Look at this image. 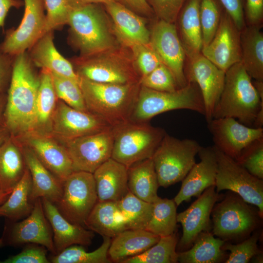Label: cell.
<instances>
[{"mask_svg": "<svg viewBox=\"0 0 263 263\" xmlns=\"http://www.w3.org/2000/svg\"><path fill=\"white\" fill-rule=\"evenodd\" d=\"M187 109L205 115L203 99L197 85L191 82L173 92L153 90L140 85L130 121L148 122L156 115L169 111Z\"/></svg>", "mask_w": 263, "mask_h": 263, "instance_id": "8992f818", "label": "cell"}, {"mask_svg": "<svg viewBox=\"0 0 263 263\" xmlns=\"http://www.w3.org/2000/svg\"><path fill=\"white\" fill-rule=\"evenodd\" d=\"M24 12L17 28L6 31L0 44L5 53L15 56L30 49L45 33V14L43 0H23Z\"/></svg>", "mask_w": 263, "mask_h": 263, "instance_id": "4fadbf2b", "label": "cell"}, {"mask_svg": "<svg viewBox=\"0 0 263 263\" xmlns=\"http://www.w3.org/2000/svg\"><path fill=\"white\" fill-rule=\"evenodd\" d=\"M176 205L174 200L160 197L153 203V210L146 230L160 237L175 233L177 225Z\"/></svg>", "mask_w": 263, "mask_h": 263, "instance_id": "8d00e7d4", "label": "cell"}, {"mask_svg": "<svg viewBox=\"0 0 263 263\" xmlns=\"http://www.w3.org/2000/svg\"><path fill=\"white\" fill-rule=\"evenodd\" d=\"M215 188L213 186L205 189L188 208L177 214V221L183 229L179 243L180 247H190L200 233L209 231L210 216L218 199Z\"/></svg>", "mask_w": 263, "mask_h": 263, "instance_id": "7402d4cb", "label": "cell"}, {"mask_svg": "<svg viewBox=\"0 0 263 263\" xmlns=\"http://www.w3.org/2000/svg\"><path fill=\"white\" fill-rule=\"evenodd\" d=\"M4 244V239H3V237L2 236L0 238V247L2 246V245H3ZM0 263H1V262H0Z\"/></svg>", "mask_w": 263, "mask_h": 263, "instance_id": "94428289", "label": "cell"}, {"mask_svg": "<svg viewBox=\"0 0 263 263\" xmlns=\"http://www.w3.org/2000/svg\"><path fill=\"white\" fill-rule=\"evenodd\" d=\"M5 226L4 242L12 245L32 243L44 246L56 254L51 225L44 213L41 198L34 202L31 213L22 221Z\"/></svg>", "mask_w": 263, "mask_h": 263, "instance_id": "e0dca14e", "label": "cell"}, {"mask_svg": "<svg viewBox=\"0 0 263 263\" xmlns=\"http://www.w3.org/2000/svg\"><path fill=\"white\" fill-rule=\"evenodd\" d=\"M120 2L143 17H150L154 14L147 0H120Z\"/></svg>", "mask_w": 263, "mask_h": 263, "instance_id": "db71d44e", "label": "cell"}, {"mask_svg": "<svg viewBox=\"0 0 263 263\" xmlns=\"http://www.w3.org/2000/svg\"><path fill=\"white\" fill-rule=\"evenodd\" d=\"M52 75L58 99L76 110L88 112L79 81L53 73Z\"/></svg>", "mask_w": 263, "mask_h": 263, "instance_id": "60d3db41", "label": "cell"}, {"mask_svg": "<svg viewBox=\"0 0 263 263\" xmlns=\"http://www.w3.org/2000/svg\"><path fill=\"white\" fill-rule=\"evenodd\" d=\"M12 190L13 189L8 190H0V206L7 199Z\"/></svg>", "mask_w": 263, "mask_h": 263, "instance_id": "91938a15", "label": "cell"}, {"mask_svg": "<svg viewBox=\"0 0 263 263\" xmlns=\"http://www.w3.org/2000/svg\"><path fill=\"white\" fill-rule=\"evenodd\" d=\"M20 143L32 179L31 201L34 202L38 198H44L56 204L62 195L63 183L43 165L30 148Z\"/></svg>", "mask_w": 263, "mask_h": 263, "instance_id": "d4e9b609", "label": "cell"}, {"mask_svg": "<svg viewBox=\"0 0 263 263\" xmlns=\"http://www.w3.org/2000/svg\"><path fill=\"white\" fill-rule=\"evenodd\" d=\"M54 38V31L45 33L27 51L30 59L38 68L79 81L72 63L58 51Z\"/></svg>", "mask_w": 263, "mask_h": 263, "instance_id": "4316f807", "label": "cell"}, {"mask_svg": "<svg viewBox=\"0 0 263 263\" xmlns=\"http://www.w3.org/2000/svg\"><path fill=\"white\" fill-rule=\"evenodd\" d=\"M16 139L30 148L43 165L61 182L74 171L66 147L49 133L34 132Z\"/></svg>", "mask_w": 263, "mask_h": 263, "instance_id": "ffe728a7", "label": "cell"}, {"mask_svg": "<svg viewBox=\"0 0 263 263\" xmlns=\"http://www.w3.org/2000/svg\"><path fill=\"white\" fill-rule=\"evenodd\" d=\"M207 128L214 146L236 161L249 144L263 137V128L246 126L232 117L212 118Z\"/></svg>", "mask_w": 263, "mask_h": 263, "instance_id": "2e32d148", "label": "cell"}, {"mask_svg": "<svg viewBox=\"0 0 263 263\" xmlns=\"http://www.w3.org/2000/svg\"><path fill=\"white\" fill-rule=\"evenodd\" d=\"M129 49L131 50L134 67L140 78L149 74L163 63L160 56L150 43L135 44Z\"/></svg>", "mask_w": 263, "mask_h": 263, "instance_id": "7bdbcfd3", "label": "cell"}, {"mask_svg": "<svg viewBox=\"0 0 263 263\" xmlns=\"http://www.w3.org/2000/svg\"><path fill=\"white\" fill-rule=\"evenodd\" d=\"M45 14V33L67 25L72 5L70 0H43Z\"/></svg>", "mask_w": 263, "mask_h": 263, "instance_id": "ee69618b", "label": "cell"}, {"mask_svg": "<svg viewBox=\"0 0 263 263\" xmlns=\"http://www.w3.org/2000/svg\"><path fill=\"white\" fill-rule=\"evenodd\" d=\"M225 241L215 238L208 231L200 233L191 247L178 252V262L181 263H214L221 261L224 256L222 246Z\"/></svg>", "mask_w": 263, "mask_h": 263, "instance_id": "836d02e7", "label": "cell"}, {"mask_svg": "<svg viewBox=\"0 0 263 263\" xmlns=\"http://www.w3.org/2000/svg\"><path fill=\"white\" fill-rule=\"evenodd\" d=\"M72 6L91 3L105 4L112 1H120V0H70Z\"/></svg>", "mask_w": 263, "mask_h": 263, "instance_id": "9f6ffc18", "label": "cell"}, {"mask_svg": "<svg viewBox=\"0 0 263 263\" xmlns=\"http://www.w3.org/2000/svg\"></svg>", "mask_w": 263, "mask_h": 263, "instance_id": "6125c7cd", "label": "cell"}, {"mask_svg": "<svg viewBox=\"0 0 263 263\" xmlns=\"http://www.w3.org/2000/svg\"><path fill=\"white\" fill-rule=\"evenodd\" d=\"M240 34L241 31L224 10L215 36L207 46L203 47L202 54L225 72L233 65L241 61Z\"/></svg>", "mask_w": 263, "mask_h": 263, "instance_id": "ac0fdd59", "label": "cell"}, {"mask_svg": "<svg viewBox=\"0 0 263 263\" xmlns=\"http://www.w3.org/2000/svg\"><path fill=\"white\" fill-rule=\"evenodd\" d=\"M141 86L162 92H173L179 89L169 69L161 63L148 75L139 80Z\"/></svg>", "mask_w": 263, "mask_h": 263, "instance_id": "bcb514c9", "label": "cell"}, {"mask_svg": "<svg viewBox=\"0 0 263 263\" xmlns=\"http://www.w3.org/2000/svg\"><path fill=\"white\" fill-rule=\"evenodd\" d=\"M220 4L218 0H201L200 19L203 47L211 41L218 29L222 14Z\"/></svg>", "mask_w": 263, "mask_h": 263, "instance_id": "b9f144b4", "label": "cell"}, {"mask_svg": "<svg viewBox=\"0 0 263 263\" xmlns=\"http://www.w3.org/2000/svg\"><path fill=\"white\" fill-rule=\"evenodd\" d=\"M240 40L241 62L251 78L263 81V34L259 26L245 27Z\"/></svg>", "mask_w": 263, "mask_h": 263, "instance_id": "1f68e13d", "label": "cell"}, {"mask_svg": "<svg viewBox=\"0 0 263 263\" xmlns=\"http://www.w3.org/2000/svg\"><path fill=\"white\" fill-rule=\"evenodd\" d=\"M160 237L146 229H128L111 239L108 250L111 261L119 263L139 255L155 244Z\"/></svg>", "mask_w": 263, "mask_h": 263, "instance_id": "83f0119b", "label": "cell"}, {"mask_svg": "<svg viewBox=\"0 0 263 263\" xmlns=\"http://www.w3.org/2000/svg\"><path fill=\"white\" fill-rule=\"evenodd\" d=\"M97 201L93 173L74 171L63 182L62 195L55 205L69 222L83 226Z\"/></svg>", "mask_w": 263, "mask_h": 263, "instance_id": "30bf717a", "label": "cell"}, {"mask_svg": "<svg viewBox=\"0 0 263 263\" xmlns=\"http://www.w3.org/2000/svg\"><path fill=\"white\" fill-rule=\"evenodd\" d=\"M6 101L7 93L0 94V126H4V114Z\"/></svg>", "mask_w": 263, "mask_h": 263, "instance_id": "6f0895ef", "label": "cell"}, {"mask_svg": "<svg viewBox=\"0 0 263 263\" xmlns=\"http://www.w3.org/2000/svg\"><path fill=\"white\" fill-rule=\"evenodd\" d=\"M57 100L52 73L47 69H41L36 102V132L48 133L51 119Z\"/></svg>", "mask_w": 263, "mask_h": 263, "instance_id": "d590c367", "label": "cell"}, {"mask_svg": "<svg viewBox=\"0 0 263 263\" xmlns=\"http://www.w3.org/2000/svg\"><path fill=\"white\" fill-rule=\"evenodd\" d=\"M37 68L27 51L14 56L4 116L5 127L16 138L37 130L36 102L39 73Z\"/></svg>", "mask_w": 263, "mask_h": 263, "instance_id": "6da1fadb", "label": "cell"}, {"mask_svg": "<svg viewBox=\"0 0 263 263\" xmlns=\"http://www.w3.org/2000/svg\"><path fill=\"white\" fill-rule=\"evenodd\" d=\"M47 250L43 246H31L19 254L10 256L2 263H49L46 257Z\"/></svg>", "mask_w": 263, "mask_h": 263, "instance_id": "681fc988", "label": "cell"}, {"mask_svg": "<svg viewBox=\"0 0 263 263\" xmlns=\"http://www.w3.org/2000/svg\"><path fill=\"white\" fill-rule=\"evenodd\" d=\"M84 225L102 237L111 239L128 229L126 220L114 202H97Z\"/></svg>", "mask_w": 263, "mask_h": 263, "instance_id": "f1b7e54d", "label": "cell"}, {"mask_svg": "<svg viewBox=\"0 0 263 263\" xmlns=\"http://www.w3.org/2000/svg\"><path fill=\"white\" fill-rule=\"evenodd\" d=\"M197 154L200 161L193 165L182 180L181 188L173 199L177 207L192 197H199L208 188L215 186L217 161L214 146H201Z\"/></svg>", "mask_w": 263, "mask_h": 263, "instance_id": "603a6c76", "label": "cell"}, {"mask_svg": "<svg viewBox=\"0 0 263 263\" xmlns=\"http://www.w3.org/2000/svg\"><path fill=\"white\" fill-rule=\"evenodd\" d=\"M26 168L19 140L10 136L0 147V189H13Z\"/></svg>", "mask_w": 263, "mask_h": 263, "instance_id": "f546056e", "label": "cell"}, {"mask_svg": "<svg viewBox=\"0 0 263 263\" xmlns=\"http://www.w3.org/2000/svg\"><path fill=\"white\" fill-rule=\"evenodd\" d=\"M24 5L22 0H0V28L3 26L7 13L11 8L19 9Z\"/></svg>", "mask_w": 263, "mask_h": 263, "instance_id": "11a10c76", "label": "cell"}, {"mask_svg": "<svg viewBox=\"0 0 263 263\" xmlns=\"http://www.w3.org/2000/svg\"><path fill=\"white\" fill-rule=\"evenodd\" d=\"M101 245L95 250L88 252L83 246L75 244L64 249L51 259L53 263H110L108 250L111 238L103 237Z\"/></svg>", "mask_w": 263, "mask_h": 263, "instance_id": "74e56055", "label": "cell"}, {"mask_svg": "<svg viewBox=\"0 0 263 263\" xmlns=\"http://www.w3.org/2000/svg\"><path fill=\"white\" fill-rule=\"evenodd\" d=\"M127 48H117L94 55L73 57L69 60L79 77L92 81L117 84L139 82L131 54Z\"/></svg>", "mask_w": 263, "mask_h": 263, "instance_id": "5b68a950", "label": "cell"}, {"mask_svg": "<svg viewBox=\"0 0 263 263\" xmlns=\"http://www.w3.org/2000/svg\"><path fill=\"white\" fill-rule=\"evenodd\" d=\"M41 199L45 215L52 228L56 254L73 245L87 246L91 244L94 236V231L69 222L55 204L47 199Z\"/></svg>", "mask_w": 263, "mask_h": 263, "instance_id": "cb8c5ba5", "label": "cell"}, {"mask_svg": "<svg viewBox=\"0 0 263 263\" xmlns=\"http://www.w3.org/2000/svg\"><path fill=\"white\" fill-rule=\"evenodd\" d=\"M31 188V176L26 167L22 178L9 197L0 206V217L13 222L27 217L34 207L30 197Z\"/></svg>", "mask_w": 263, "mask_h": 263, "instance_id": "e575fe53", "label": "cell"}, {"mask_svg": "<svg viewBox=\"0 0 263 263\" xmlns=\"http://www.w3.org/2000/svg\"><path fill=\"white\" fill-rule=\"evenodd\" d=\"M111 158L127 168L151 158L166 133L164 129L130 120L112 127Z\"/></svg>", "mask_w": 263, "mask_h": 263, "instance_id": "52a82bcc", "label": "cell"}, {"mask_svg": "<svg viewBox=\"0 0 263 263\" xmlns=\"http://www.w3.org/2000/svg\"><path fill=\"white\" fill-rule=\"evenodd\" d=\"M178 238L175 233L161 237L153 245L140 254L123 261L121 263H176Z\"/></svg>", "mask_w": 263, "mask_h": 263, "instance_id": "f35d334b", "label": "cell"}, {"mask_svg": "<svg viewBox=\"0 0 263 263\" xmlns=\"http://www.w3.org/2000/svg\"><path fill=\"white\" fill-rule=\"evenodd\" d=\"M158 19L174 23L188 0H147Z\"/></svg>", "mask_w": 263, "mask_h": 263, "instance_id": "c3c4849f", "label": "cell"}, {"mask_svg": "<svg viewBox=\"0 0 263 263\" xmlns=\"http://www.w3.org/2000/svg\"><path fill=\"white\" fill-rule=\"evenodd\" d=\"M244 16L249 25L259 26L263 19V0H245Z\"/></svg>", "mask_w": 263, "mask_h": 263, "instance_id": "f5cc1de1", "label": "cell"}, {"mask_svg": "<svg viewBox=\"0 0 263 263\" xmlns=\"http://www.w3.org/2000/svg\"><path fill=\"white\" fill-rule=\"evenodd\" d=\"M112 22L113 33L119 44L130 48L137 44L150 43V30L145 17L136 13L120 1L103 4Z\"/></svg>", "mask_w": 263, "mask_h": 263, "instance_id": "44dd1931", "label": "cell"}, {"mask_svg": "<svg viewBox=\"0 0 263 263\" xmlns=\"http://www.w3.org/2000/svg\"><path fill=\"white\" fill-rule=\"evenodd\" d=\"M190 58V65L185 75L187 82L195 83L200 91L205 106V116L208 122L213 118L214 108L224 87L225 72L201 53Z\"/></svg>", "mask_w": 263, "mask_h": 263, "instance_id": "d6986e66", "label": "cell"}, {"mask_svg": "<svg viewBox=\"0 0 263 263\" xmlns=\"http://www.w3.org/2000/svg\"><path fill=\"white\" fill-rule=\"evenodd\" d=\"M237 28L241 31L245 26V0H218Z\"/></svg>", "mask_w": 263, "mask_h": 263, "instance_id": "f907efd6", "label": "cell"}, {"mask_svg": "<svg viewBox=\"0 0 263 263\" xmlns=\"http://www.w3.org/2000/svg\"><path fill=\"white\" fill-rule=\"evenodd\" d=\"M201 147L195 140L180 139L166 133L151 157L159 187L182 181L196 163Z\"/></svg>", "mask_w": 263, "mask_h": 263, "instance_id": "ba28073f", "label": "cell"}, {"mask_svg": "<svg viewBox=\"0 0 263 263\" xmlns=\"http://www.w3.org/2000/svg\"><path fill=\"white\" fill-rule=\"evenodd\" d=\"M150 44L173 74L179 88L185 86L186 53L174 23L159 19L150 30Z\"/></svg>", "mask_w": 263, "mask_h": 263, "instance_id": "9a60e30c", "label": "cell"}, {"mask_svg": "<svg viewBox=\"0 0 263 263\" xmlns=\"http://www.w3.org/2000/svg\"><path fill=\"white\" fill-rule=\"evenodd\" d=\"M97 202H117L129 191L128 168L112 158L93 173Z\"/></svg>", "mask_w": 263, "mask_h": 263, "instance_id": "484cf974", "label": "cell"}, {"mask_svg": "<svg viewBox=\"0 0 263 263\" xmlns=\"http://www.w3.org/2000/svg\"><path fill=\"white\" fill-rule=\"evenodd\" d=\"M79 84L89 112L112 127L130 120L140 87L139 82L105 83L79 77Z\"/></svg>", "mask_w": 263, "mask_h": 263, "instance_id": "277c9868", "label": "cell"}, {"mask_svg": "<svg viewBox=\"0 0 263 263\" xmlns=\"http://www.w3.org/2000/svg\"><path fill=\"white\" fill-rule=\"evenodd\" d=\"M116 203L126 220L128 229H146L152 215L153 203L144 201L130 191Z\"/></svg>", "mask_w": 263, "mask_h": 263, "instance_id": "ab89813d", "label": "cell"}, {"mask_svg": "<svg viewBox=\"0 0 263 263\" xmlns=\"http://www.w3.org/2000/svg\"><path fill=\"white\" fill-rule=\"evenodd\" d=\"M200 1L188 0L179 14L181 42L186 54L190 58L200 54L203 47L200 19Z\"/></svg>", "mask_w": 263, "mask_h": 263, "instance_id": "d6a6232c", "label": "cell"}, {"mask_svg": "<svg viewBox=\"0 0 263 263\" xmlns=\"http://www.w3.org/2000/svg\"><path fill=\"white\" fill-rule=\"evenodd\" d=\"M112 128L97 115L76 110L58 99L51 119L48 133L64 144Z\"/></svg>", "mask_w": 263, "mask_h": 263, "instance_id": "7c38bea8", "label": "cell"}, {"mask_svg": "<svg viewBox=\"0 0 263 263\" xmlns=\"http://www.w3.org/2000/svg\"><path fill=\"white\" fill-rule=\"evenodd\" d=\"M67 25L70 44L85 56L121 46L103 4L72 6Z\"/></svg>", "mask_w": 263, "mask_h": 263, "instance_id": "7a4b0ae2", "label": "cell"}, {"mask_svg": "<svg viewBox=\"0 0 263 263\" xmlns=\"http://www.w3.org/2000/svg\"><path fill=\"white\" fill-rule=\"evenodd\" d=\"M217 161L215 187L217 193L229 190L248 204L258 208L260 218L263 215V181L250 173L236 160L214 146Z\"/></svg>", "mask_w": 263, "mask_h": 263, "instance_id": "9c48e42d", "label": "cell"}, {"mask_svg": "<svg viewBox=\"0 0 263 263\" xmlns=\"http://www.w3.org/2000/svg\"><path fill=\"white\" fill-rule=\"evenodd\" d=\"M10 136L7 129L4 126H0V147Z\"/></svg>", "mask_w": 263, "mask_h": 263, "instance_id": "680465c9", "label": "cell"}, {"mask_svg": "<svg viewBox=\"0 0 263 263\" xmlns=\"http://www.w3.org/2000/svg\"><path fill=\"white\" fill-rule=\"evenodd\" d=\"M113 143L112 128L78 137L64 143L71 159L74 171L93 173L111 158Z\"/></svg>", "mask_w": 263, "mask_h": 263, "instance_id": "5bb4252c", "label": "cell"}, {"mask_svg": "<svg viewBox=\"0 0 263 263\" xmlns=\"http://www.w3.org/2000/svg\"><path fill=\"white\" fill-rule=\"evenodd\" d=\"M128 185L130 192L144 201L153 203L159 199V185L151 158L128 168Z\"/></svg>", "mask_w": 263, "mask_h": 263, "instance_id": "4dcf8cb0", "label": "cell"}, {"mask_svg": "<svg viewBox=\"0 0 263 263\" xmlns=\"http://www.w3.org/2000/svg\"><path fill=\"white\" fill-rule=\"evenodd\" d=\"M261 111H263V98L251 77L241 62L233 65L225 73L224 87L213 118L232 117L252 127Z\"/></svg>", "mask_w": 263, "mask_h": 263, "instance_id": "3957f363", "label": "cell"}, {"mask_svg": "<svg viewBox=\"0 0 263 263\" xmlns=\"http://www.w3.org/2000/svg\"><path fill=\"white\" fill-rule=\"evenodd\" d=\"M236 161L250 173L263 179V137L249 144Z\"/></svg>", "mask_w": 263, "mask_h": 263, "instance_id": "f6af8a7d", "label": "cell"}, {"mask_svg": "<svg viewBox=\"0 0 263 263\" xmlns=\"http://www.w3.org/2000/svg\"><path fill=\"white\" fill-rule=\"evenodd\" d=\"M211 214L213 234L224 241L247 236L260 217L238 195L227 196L213 207Z\"/></svg>", "mask_w": 263, "mask_h": 263, "instance_id": "8fae6325", "label": "cell"}, {"mask_svg": "<svg viewBox=\"0 0 263 263\" xmlns=\"http://www.w3.org/2000/svg\"><path fill=\"white\" fill-rule=\"evenodd\" d=\"M14 56L4 53L0 48V94L7 92L12 74Z\"/></svg>", "mask_w": 263, "mask_h": 263, "instance_id": "816d5d0a", "label": "cell"}, {"mask_svg": "<svg viewBox=\"0 0 263 263\" xmlns=\"http://www.w3.org/2000/svg\"><path fill=\"white\" fill-rule=\"evenodd\" d=\"M259 233H256L245 240L244 242L237 244L228 243L224 244L223 250L230 252L226 263H247L259 252L257 242L259 239Z\"/></svg>", "mask_w": 263, "mask_h": 263, "instance_id": "7dc6e473", "label": "cell"}]
</instances>
